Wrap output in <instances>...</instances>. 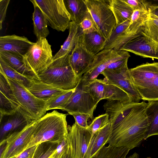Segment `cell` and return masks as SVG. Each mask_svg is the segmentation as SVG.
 I'll return each instance as SVG.
<instances>
[{
	"instance_id": "1",
	"label": "cell",
	"mask_w": 158,
	"mask_h": 158,
	"mask_svg": "<svg viewBox=\"0 0 158 158\" xmlns=\"http://www.w3.org/2000/svg\"><path fill=\"white\" fill-rule=\"evenodd\" d=\"M147 104L144 101L141 102L112 128L107 144L114 147H125L131 150L138 147L146 139L151 123L145 112Z\"/></svg>"
},
{
	"instance_id": "2",
	"label": "cell",
	"mask_w": 158,
	"mask_h": 158,
	"mask_svg": "<svg viewBox=\"0 0 158 158\" xmlns=\"http://www.w3.org/2000/svg\"><path fill=\"white\" fill-rule=\"evenodd\" d=\"M0 91L14 108L31 121H37L45 114L46 102L34 96L23 85L9 78L0 70Z\"/></svg>"
},
{
	"instance_id": "3",
	"label": "cell",
	"mask_w": 158,
	"mask_h": 158,
	"mask_svg": "<svg viewBox=\"0 0 158 158\" xmlns=\"http://www.w3.org/2000/svg\"><path fill=\"white\" fill-rule=\"evenodd\" d=\"M66 116V114L54 110L37 120L34 133L24 151L43 142L59 143L66 138L68 133Z\"/></svg>"
},
{
	"instance_id": "4",
	"label": "cell",
	"mask_w": 158,
	"mask_h": 158,
	"mask_svg": "<svg viewBox=\"0 0 158 158\" xmlns=\"http://www.w3.org/2000/svg\"><path fill=\"white\" fill-rule=\"evenodd\" d=\"M130 74L141 99L158 101V62H147L129 69Z\"/></svg>"
},
{
	"instance_id": "5",
	"label": "cell",
	"mask_w": 158,
	"mask_h": 158,
	"mask_svg": "<svg viewBox=\"0 0 158 158\" xmlns=\"http://www.w3.org/2000/svg\"><path fill=\"white\" fill-rule=\"evenodd\" d=\"M69 55L52 61L37 74L39 79L64 90L75 88L81 79L76 74L70 64Z\"/></svg>"
},
{
	"instance_id": "6",
	"label": "cell",
	"mask_w": 158,
	"mask_h": 158,
	"mask_svg": "<svg viewBox=\"0 0 158 158\" xmlns=\"http://www.w3.org/2000/svg\"><path fill=\"white\" fill-rule=\"evenodd\" d=\"M97 31L107 40L116 25L109 0H84Z\"/></svg>"
},
{
	"instance_id": "7",
	"label": "cell",
	"mask_w": 158,
	"mask_h": 158,
	"mask_svg": "<svg viewBox=\"0 0 158 158\" xmlns=\"http://www.w3.org/2000/svg\"><path fill=\"white\" fill-rule=\"evenodd\" d=\"M41 10L53 29L64 31L69 28L71 22L70 15L65 7L64 0H30Z\"/></svg>"
},
{
	"instance_id": "8",
	"label": "cell",
	"mask_w": 158,
	"mask_h": 158,
	"mask_svg": "<svg viewBox=\"0 0 158 158\" xmlns=\"http://www.w3.org/2000/svg\"><path fill=\"white\" fill-rule=\"evenodd\" d=\"M53 57L51 45L45 38L37 39L23 56L27 67L37 76L52 62Z\"/></svg>"
},
{
	"instance_id": "9",
	"label": "cell",
	"mask_w": 158,
	"mask_h": 158,
	"mask_svg": "<svg viewBox=\"0 0 158 158\" xmlns=\"http://www.w3.org/2000/svg\"><path fill=\"white\" fill-rule=\"evenodd\" d=\"M98 103L89 93L84 89L80 79L74 92L60 109L71 115L75 114H87L92 119Z\"/></svg>"
},
{
	"instance_id": "10",
	"label": "cell",
	"mask_w": 158,
	"mask_h": 158,
	"mask_svg": "<svg viewBox=\"0 0 158 158\" xmlns=\"http://www.w3.org/2000/svg\"><path fill=\"white\" fill-rule=\"evenodd\" d=\"M37 121H32L21 130L14 133L0 142L6 147L0 158H13L22 153L29 143Z\"/></svg>"
},
{
	"instance_id": "11",
	"label": "cell",
	"mask_w": 158,
	"mask_h": 158,
	"mask_svg": "<svg viewBox=\"0 0 158 158\" xmlns=\"http://www.w3.org/2000/svg\"><path fill=\"white\" fill-rule=\"evenodd\" d=\"M129 52L121 50L103 49L95 55V58L91 66L85 73L81 80L83 82L97 78L98 76L112 62L122 59H128Z\"/></svg>"
},
{
	"instance_id": "12",
	"label": "cell",
	"mask_w": 158,
	"mask_h": 158,
	"mask_svg": "<svg viewBox=\"0 0 158 158\" xmlns=\"http://www.w3.org/2000/svg\"><path fill=\"white\" fill-rule=\"evenodd\" d=\"M87 128L81 127L76 122L68 127L67 143L73 158H84L92 137Z\"/></svg>"
},
{
	"instance_id": "13",
	"label": "cell",
	"mask_w": 158,
	"mask_h": 158,
	"mask_svg": "<svg viewBox=\"0 0 158 158\" xmlns=\"http://www.w3.org/2000/svg\"><path fill=\"white\" fill-rule=\"evenodd\" d=\"M127 63L117 69H106L101 74L107 81L118 86L126 91L133 102L139 103L141 98L131 79Z\"/></svg>"
},
{
	"instance_id": "14",
	"label": "cell",
	"mask_w": 158,
	"mask_h": 158,
	"mask_svg": "<svg viewBox=\"0 0 158 158\" xmlns=\"http://www.w3.org/2000/svg\"><path fill=\"white\" fill-rule=\"evenodd\" d=\"M95 58V55L90 53L85 47L81 36L78 43L69 56L70 65L76 74L80 79L91 66Z\"/></svg>"
},
{
	"instance_id": "15",
	"label": "cell",
	"mask_w": 158,
	"mask_h": 158,
	"mask_svg": "<svg viewBox=\"0 0 158 158\" xmlns=\"http://www.w3.org/2000/svg\"><path fill=\"white\" fill-rule=\"evenodd\" d=\"M119 50L133 53L145 58L158 59V47L141 34L124 44Z\"/></svg>"
},
{
	"instance_id": "16",
	"label": "cell",
	"mask_w": 158,
	"mask_h": 158,
	"mask_svg": "<svg viewBox=\"0 0 158 158\" xmlns=\"http://www.w3.org/2000/svg\"><path fill=\"white\" fill-rule=\"evenodd\" d=\"M0 116V142L11 134L21 130L33 121L17 111L13 114Z\"/></svg>"
},
{
	"instance_id": "17",
	"label": "cell",
	"mask_w": 158,
	"mask_h": 158,
	"mask_svg": "<svg viewBox=\"0 0 158 158\" xmlns=\"http://www.w3.org/2000/svg\"><path fill=\"white\" fill-rule=\"evenodd\" d=\"M140 103L107 100L103 106L106 113L109 116V122L111 123L112 129L125 118L134 108Z\"/></svg>"
},
{
	"instance_id": "18",
	"label": "cell",
	"mask_w": 158,
	"mask_h": 158,
	"mask_svg": "<svg viewBox=\"0 0 158 158\" xmlns=\"http://www.w3.org/2000/svg\"><path fill=\"white\" fill-rule=\"evenodd\" d=\"M34 43L24 36L15 35L0 37V51H7L24 55Z\"/></svg>"
},
{
	"instance_id": "19",
	"label": "cell",
	"mask_w": 158,
	"mask_h": 158,
	"mask_svg": "<svg viewBox=\"0 0 158 158\" xmlns=\"http://www.w3.org/2000/svg\"><path fill=\"white\" fill-rule=\"evenodd\" d=\"M27 89L35 97L45 102L66 90L44 82L37 77L32 78Z\"/></svg>"
},
{
	"instance_id": "20",
	"label": "cell",
	"mask_w": 158,
	"mask_h": 158,
	"mask_svg": "<svg viewBox=\"0 0 158 158\" xmlns=\"http://www.w3.org/2000/svg\"><path fill=\"white\" fill-rule=\"evenodd\" d=\"M112 130L111 123L109 122L95 133L92 137L84 158H94L99 151L107 144Z\"/></svg>"
},
{
	"instance_id": "21",
	"label": "cell",
	"mask_w": 158,
	"mask_h": 158,
	"mask_svg": "<svg viewBox=\"0 0 158 158\" xmlns=\"http://www.w3.org/2000/svg\"><path fill=\"white\" fill-rule=\"evenodd\" d=\"M69 35L58 52L53 56V60L68 56L77 44L83 33L79 24L71 22L69 27Z\"/></svg>"
},
{
	"instance_id": "22",
	"label": "cell",
	"mask_w": 158,
	"mask_h": 158,
	"mask_svg": "<svg viewBox=\"0 0 158 158\" xmlns=\"http://www.w3.org/2000/svg\"><path fill=\"white\" fill-rule=\"evenodd\" d=\"M0 59L21 74L30 77L38 78L27 67L23 56L7 51H0Z\"/></svg>"
},
{
	"instance_id": "23",
	"label": "cell",
	"mask_w": 158,
	"mask_h": 158,
	"mask_svg": "<svg viewBox=\"0 0 158 158\" xmlns=\"http://www.w3.org/2000/svg\"><path fill=\"white\" fill-rule=\"evenodd\" d=\"M81 38L86 49L95 55L103 50L106 44V40L97 31L83 33Z\"/></svg>"
},
{
	"instance_id": "24",
	"label": "cell",
	"mask_w": 158,
	"mask_h": 158,
	"mask_svg": "<svg viewBox=\"0 0 158 158\" xmlns=\"http://www.w3.org/2000/svg\"><path fill=\"white\" fill-rule=\"evenodd\" d=\"M71 21L80 24L89 13L84 0H64Z\"/></svg>"
},
{
	"instance_id": "25",
	"label": "cell",
	"mask_w": 158,
	"mask_h": 158,
	"mask_svg": "<svg viewBox=\"0 0 158 158\" xmlns=\"http://www.w3.org/2000/svg\"><path fill=\"white\" fill-rule=\"evenodd\" d=\"M109 4L115 18L116 24L131 19L134 10L123 0H109Z\"/></svg>"
},
{
	"instance_id": "26",
	"label": "cell",
	"mask_w": 158,
	"mask_h": 158,
	"mask_svg": "<svg viewBox=\"0 0 158 158\" xmlns=\"http://www.w3.org/2000/svg\"><path fill=\"white\" fill-rule=\"evenodd\" d=\"M34 10L32 14L34 33L37 39L46 38L49 34L47 19L40 8L33 5Z\"/></svg>"
},
{
	"instance_id": "27",
	"label": "cell",
	"mask_w": 158,
	"mask_h": 158,
	"mask_svg": "<svg viewBox=\"0 0 158 158\" xmlns=\"http://www.w3.org/2000/svg\"><path fill=\"white\" fill-rule=\"evenodd\" d=\"M105 85L104 99L121 102H133L129 95L118 86L103 79Z\"/></svg>"
},
{
	"instance_id": "28",
	"label": "cell",
	"mask_w": 158,
	"mask_h": 158,
	"mask_svg": "<svg viewBox=\"0 0 158 158\" xmlns=\"http://www.w3.org/2000/svg\"><path fill=\"white\" fill-rule=\"evenodd\" d=\"M81 81L84 89L89 93L96 102L98 103L104 99L105 85L103 79L95 78L85 82Z\"/></svg>"
},
{
	"instance_id": "29",
	"label": "cell",
	"mask_w": 158,
	"mask_h": 158,
	"mask_svg": "<svg viewBox=\"0 0 158 158\" xmlns=\"http://www.w3.org/2000/svg\"><path fill=\"white\" fill-rule=\"evenodd\" d=\"M141 33L158 47V17L150 13L142 27Z\"/></svg>"
},
{
	"instance_id": "30",
	"label": "cell",
	"mask_w": 158,
	"mask_h": 158,
	"mask_svg": "<svg viewBox=\"0 0 158 158\" xmlns=\"http://www.w3.org/2000/svg\"><path fill=\"white\" fill-rule=\"evenodd\" d=\"M145 110L151 122L146 139L150 136L158 135V101L148 102Z\"/></svg>"
},
{
	"instance_id": "31",
	"label": "cell",
	"mask_w": 158,
	"mask_h": 158,
	"mask_svg": "<svg viewBox=\"0 0 158 158\" xmlns=\"http://www.w3.org/2000/svg\"><path fill=\"white\" fill-rule=\"evenodd\" d=\"M142 27L130 31L126 29L113 41L106 45L104 49H111L114 50H119L127 42L141 34Z\"/></svg>"
},
{
	"instance_id": "32",
	"label": "cell",
	"mask_w": 158,
	"mask_h": 158,
	"mask_svg": "<svg viewBox=\"0 0 158 158\" xmlns=\"http://www.w3.org/2000/svg\"><path fill=\"white\" fill-rule=\"evenodd\" d=\"M0 70L8 77L18 82L27 89L29 87L32 78L34 77L27 76L19 73L0 59Z\"/></svg>"
},
{
	"instance_id": "33",
	"label": "cell",
	"mask_w": 158,
	"mask_h": 158,
	"mask_svg": "<svg viewBox=\"0 0 158 158\" xmlns=\"http://www.w3.org/2000/svg\"><path fill=\"white\" fill-rule=\"evenodd\" d=\"M130 150L127 147H116L108 145L101 149L94 158H126Z\"/></svg>"
},
{
	"instance_id": "34",
	"label": "cell",
	"mask_w": 158,
	"mask_h": 158,
	"mask_svg": "<svg viewBox=\"0 0 158 158\" xmlns=\"http://www.w3.org/2000/svg\"><path fill=\"white\" fill-rule=\"evenodd\" d=\"M59 144L47 141L37 145L32 158H51L56 153Z\"/></svg>"
},
{
	"instance_id": "35",
	"label": "cell",
	"mask_w": 158,
	"mask_h": 158,
	"mask_svg": "<svg viewBox=\"0 0 158 158\" xmlns=\"http://www.w3.org/2000/svg\"><path fill=\"white\" fill-rule=\"evenodd\" d=\"M150 10L138 9L133 11L131 15L129 25L127 30L131 31L141 27L147 20Z\"/></svg>"
},
{
	"instance_id": "36",
	"label": "cell",
	"mask_w": 158,
	"mask_h": 158,
	"mask_svg": "<svg viewBox=\"0 0 158 158\" xmlns=\"http://www.w3.org/2000/svg\"><path fill=\"white\" fill-rule=\"evenodd\" d=\"M75 88L72 89L66 90L62 93L47 101V110L55 109H60L66 103L74 92Z\"/></svg>"
},
{
	"instance_id": "37",
	"label": "cell",
	"mask_w": 158,
	"mask_h": 158,
	"mask_svg": "<svg viewBox=\"0 0 158 158\" xmlns=\"http://www.w3.org/2000/svg\"><path fill=\"white\" fill-rule=\"evenodd\" d=\"M87 128L91 133L92 136L99 129L106 125L109 122L108 115L105 113L94 118Z\"/></svg>"
},
{
	"instance_id": "38",
	"label": "cell",
	"mask_w": 158,
	"mask_h": 158,
	"mask_svg": "<svg viewBox=\"0 0 158 158\" xmlns=\"http://www.w3.org/2000/svg\"><path fill=\"white\" fill-rule=\"evenodd\" d=\"M130 22V19H128L121 23L116 24L110 36L107 40L106 45L113 41L120 35L124 32L128 27Z\"/></svg>"
},
{
	"instance_id": "39",
	"label": "cell",
	"mask_w": 158,
	"mask_h": 158,
	"mask_svg": "<svg viewBox=\"0 0 158 158\" xmlns=\"http://www.w3.org/2000/svg\"><path fill=\"white\" fill-rule=\"evenodd\" d=\"M0 114H13L17 110L14 108L8 99L0 93Z\"/></svg>"
},
{
	"instance_id": "40",
	"label": "cell",
	"mask_w": 158,
	"mask_h": 158,
	"mask_svg": "<svg viewBox=\"0 0 158 158\" xmlns=\"http://www.w3.org/2000/svg\"><path fill=\"white\" fill-rule=\"evenodd\" d=\"M134 10L138 9L149 10L152 3L145 0H123Z\"/></svg>"
},
{
	"instance_id": "41",
	"label": "cell",
	"mask_w": 158,
	"mask_h": 158,
	"mask_svg": "<svg viewBox=\"0 0 158 158\" xmlns=\"http://www.w3.org/2000/svg\"><path fill=\"white\" fill-rule=\"evenodd\" d=\"M79 24L83 33H89L97 31L94 21L89 12Z\"/></svg>"
},
{
	"instance_id": "42",
	"label": "cell",
	"mask_w": 158,
	"mask_h": 158,
	"mask_svg": "<svg viewBox=\"0 0 158 158\" xmlns=\"http://www.w3.org/2000/svg\"><path fill=\"white\" fill-rule=\"evenodd\" d=\"M73 116L76 122L81 127L87 128L88 126L87 121L89 116L86 114H75L72 115Z\"/></svg>"
},
{
	"instance_id": "43",
	"label": "cell",
	"mask_w": 158,
	"mask_h": 158,
	"mask_svg": "<svg viewBox=\"0 0 158 158\" xmlns=\"http://www.w3.org/2000/svg\"><path fill=\"white\" fill-rule=\"evenodd\" d=\"M10 0H0V30L2 28V24L6 17L7 10Z\"/></svg>"
},
{
	"instance_id": "44",
	"label": "cell",
	"mask_w": 158,
	"mask_h": 158,
	"mask_svg": "<svg viewBox=\"0 0 158 158\" xmlns=\"http://www.w3.org/2000/svg\"><path fill=\"white\" fill-rule=\"evenodd\" d=\"M66 138L60 143L56 149V151L53 156L54 158H61L64 154L67 145Z\"/></svg>"
},
{
	"instance_id": "45",
	"label": "cell",
	"mask_w": 158,
	"mask_h": 158,
	"mask_svg": "<svg viewBox=\"0 0 158 158\" xmlns=\"http://www.w3.org/2000/svg\"><path fill=\"white\" fill-rule=\"evenodd\" d=\"M128 59V58L122 59L114 61L108 66L106 69H114L119 68L127 63Z\"/></svg>"
},
{
	"instance_id": "46",
	"label": "cell",
	"mask_w": 158,
	"mask_h": 158,
	"mask_svg": "<svg viewBox=\"0 0 158 158\" xmlns=\"http://www.w3.org/2000/svg\"><path fill=\"white\" fill-rule=\"evenodd\" d=\"M37 146L35 145L27 149L15 158H32Z\"/></svg>"
},
{
	"instance_id": "47",
	"label": "cell",
	"mask_w": 158,
	"mask_h": 158,
	"mask_svg": "<svg viewBox=\"0 0 158 158\" xmlns=\"http://www.w3.org/2000/svg\"><path fill=\"white\" fill-rule=\"evenodd\" d=\"M61 158H73L72 156L69 147L67 143L64 152Z\"/></svg>"
},
{
	"instance_id": "48",
	"label": "cell",
	"mask_w": 158,
	"mask_h": 158,
	"mask_svg": "<svg viewBox=\"0 0 158 158\" xmlns=\"http://www.w3.org/2000/svg\"><path fill=\"white\" fill-rule=\"evenodd\" d=\"M149 10L150 13L158 17V5L152 4Z\"/></svg>"
},
{
	"instance_id": "49",
	"label": "cell",
	"mask_w": 158,
	"mask_h": 158,
	"mask_svg": "<svg viewBox=\"0 0 158 158\" xmlns=\"http://www.w3.org/2000/svg\"><path fill=\"white\" fill-rule=\"evenodd\" d=\"M126 158H139V155L136 153H135L129 157ZM147 158H151L150 157H148Z\"/></svg>"
},
{
	"instance_id": "50",
	"label": "cell",
	"mask_w": 158,
	"mask_h": 158,
	"mask_svg": "<svg viewBox=\"0 0 158 158\" xmlns=\"http://www.w3.org/2000/svg\"><path fill=\"white\" fill-rule=\"evenodd\" d=\"M51 158H54L53 156V157H52Z\"/></svg>"
},
{
	"instance_id": "51",
	"label": "cell",
	"mask_w": 158,
	"mask_h": 158,
	"mask_svg": "<svg viewBox=\"0 0 158 158\" xmlns=\"http://www.w3.org/2000/svg\"><path fill=\"white\" fill-rule=\"evenodd\" d=\"M15 158V157L14 158Z\"/></svg>"
}]
</instances>
